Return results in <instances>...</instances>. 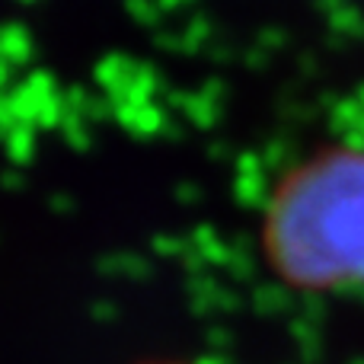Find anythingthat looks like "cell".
Listing matches in <instances>:
<instances>
[{
  "label": "cell",
  "instance_id": "1",
  "mask_svg": "<svg viewBox=\"0 0 364 364\" xmlns=\"http://www.w3.org/2000/svg\"><path fill=\"white\" fill-rule=\"evenodd\" d=\"M259 240L269 272L288 288H364V147H329L284 173Z\"/></svg>",
  "mask_w": 364,
  "mask_h": 364
},
{
  "label": "cell",
  "instance_id": "2",
  "mask_svg": "<svg viewBox=\"0 0 364 364\" xmlns=\"http://www.w3.org/2000/svg\"><path fill=\"white\" fill-rule=\"evenodd\" d=\"M151 364H179V361H151Z\"/></svg>",
  "mask_w": 364,
  "mask_h": 364
}]
</instances>
